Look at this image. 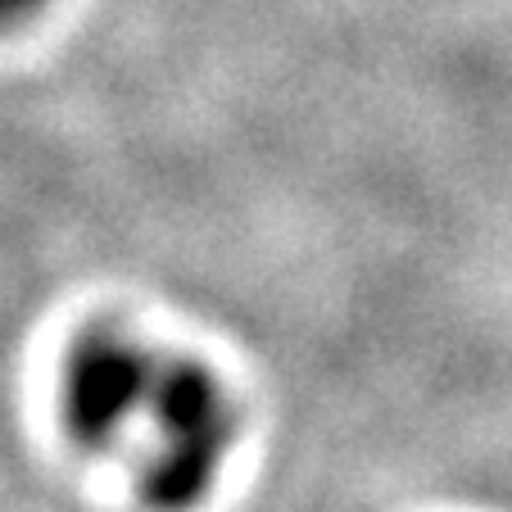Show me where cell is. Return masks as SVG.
I'll use <instances>...</instances> for the list:
<instances>
[{"label": "cell", "mask_w": 512, "mask_h": 512, "mask_svg": "<svg viewBox=\"0 0 512 512\" xmlns=\"http://www.w3.org/2000/svg\"><path fill=\"white\" fill-rule=\"evenodd\" d=\"M141 417L155 426L141 503L150 512H195L236 445V404L227 386L200 358L159 349Z\"/></svg>", "instance_id": "cell-1"}, {"label": "cell", "mask_w": 512, "mask_h": 512, "mask_svg": "<svg viewBox=\"0 0 512 512\" xmlns=\"http://www.w3.org/2000/svg\"><path fill=\"white\" fill-rule=\"evenodd\" d=\"M159 349L118 322H87L59 363V422L87 454H109L145 413Z\"/></svg>", "instance_id": "cell-2"}, {"label": "cell", "mask_w": 512, "mask_h": 512, "mask_svg": "<svg viewBox=\"0 0 512 512\" xmlns=\"http://www.w3.org/2000/svg\"><path fill=\"white\" fill-rule=\"evenodd\" d=\"M50 0H0V32H14L23 23H32Z\"/></svg>", "instance_id": "cell-3"}]
</instances>
